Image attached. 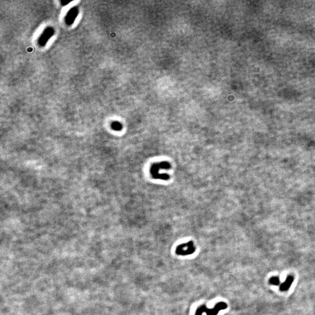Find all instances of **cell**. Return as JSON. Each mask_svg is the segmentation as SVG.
Returning a JSON list of instances; mask_svg holds the SVG:
<instances>
[{
    "mask_svg": "<svg viewBox=\"0 0 315 315\" xmlns=\"http://www.w3.org/2000/svg\"><path fill=\"white\" fill-rule=\"evenodd\" d=\"M171 168V164L166 161L154 163L152 165L150 169V173L152 177L155 179H159L163 180H168L169 179L160 175L159 172L160 170H168Z\"/></svg>",
    "mask_w": 315,
    "mask_h": 315,
    "instance_id": "1",
    "label": "cell"
},
{
    "mask_svg": "<svg viewBox=\"0 0 315 315\" xmlns=\"http://www.w3.org/2000/svg\"><path fill=\"white\" fill-rule=\"evenodd\" d=\"M227 307V304L224 302L217 303L212 309H209L206 305H203L197 308L195 315H203V313H206L207 315H217L219 311L226 309Z\"/></svg>",
    "mask_w": 315,
    "mask_h": 315,
    "instance_id": "2",
    "label": "cell"
},
{
    "mask_svg": "<svg viewBox=\"0 0 315 315\" xmlns=\"http://www.w3.org/2000/svg\"><path fill=\"white\" fill-rule=\"evenodd\" d=\"M195 247L192 241H189L187 243L183 244L177 246L176 249V253L177 255L187 256L194 253Z\"/></svg>",
    "mask_w": 315,
    "mask_h": 315,
    "instance_id": "3",
    "label": "cell"
},
{
    "mask_svg": "<svg viewBox=\"0 0 315 315\" xmlns=\"http://www.w3.org/2000/svg\"><path fill=\"white\" fill-rule=\"evenodd\" d=\"M54 34V31L52 27L46 28L40 35L38 43L40 46H44Z\"/></svg>",
    "mask_w": 315,
    "mask_h": 315,
    "instance_id": "4",
    "label": "cell"
},
{
    "mask_svg": "<svg viewBox=\"0 0 315 315\" xmlns=\"http://www.w3.org/2000/svg\"><path fill=\"white\" fill-rule=\"evenodd\" d=\"M78 9L76 7L71 8L65 18L66 23L69 26L71 25L75 20L76 18L78 16Z\"/></svg>",
    "mask_w": 315,
    "mask_h": 315,
    "instance_id": "5",
    "label": "cell"
},
{
    "mask_svg": "<svg viewBox=\"0 0 315 315\" xmlns=\"http://www.w3.org/2000/svg\"><path fill=\"white\" fill-rule=\"evenodd\" d=\"M293 281H294V277L292 276H289L287 278L285 281L284 282H283L280 285V291H287L290 288V287L291 286V284L293 282Z\"/></svg>",
    "mask_w": 315,
    "mask_h": 315,
    "instance_id": "6",
    "label": "cell"
},
{
    "mask_svg": "<svg viewBox=\"0 0 315 315\" xmlns=\"http://www.w3.org/2000/svg\"><path fill=\"white\" fill-rule=\"evenodd\" d=\"M270 283L273 285H279L280 284V281L279 279L276 277H273L270 279Z\"/></svg>",
    "mask_w": 315,
    "mask_h": 315,
    "instance_id": "7",
    "label": "cell"
},
{
    "mask_svg": "<svg viewBox=\"0 0 315 315\" xmlns=\"http://www.w3.org/2000/svg\"><path fill=\"white\" fill-rule=\"evenodd\" d=\"M70 2V1H68V2H66L65 1H61V3L62 5H63V6H65V5H68Z\"/></svg>",
    "mask_w": 315,
    "mask_h": 315,
    "instance_id": "8",
    "label": "cell"
}]
</instances>
